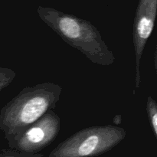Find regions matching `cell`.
<instances>
[{"label": "cell", "mask_w": 157, "mask_h": 157, "mask_svg": "<svg viewBox=\"0 0 157 157\" xmlns=\"http://www.w3.org/2000/svg\"><path fill=\"white\" fill-rule=\"evenodd\" d=\"M0 157H44V154L26 153V152L18 151L16 150H2L0 153Z\"/></svg>", "instance_id": "7"}, {"label": "cell", "mask_w": 157, "mask_h": 157, "mask_svg": "<svg viewBox=\"0 0 157 157\" xmlns=\"http://www.w3.org/2000/svg\"><path fill=\"white\" fill-rule=\"evenodd\" d=\"M40 15L64 42L81 52L92 63L101 66L114 63V54L90 22L53 11H45Z\"/></svg>", "instance_id": "2"}, {"label": "cell", "mask_w": 157, "mask_h": 157, "mask_svg": "<svg viewBox=\"0 0 157 157\" xmlns=\"http://www.w3.org/2000/svg\"><path fill=\"white\" fill-rule=\"evenodd\" d=\"M146 110L152 131L155 137L157 138V105L155 100L151 96L147 98Z\"/></svg>", "instance_id": "5"}, {"label": "cell", "mask_w": 157, "mask_h": 157, "mask_svg": "<svg viewBox=\"0 0 157 157\" xmlns=\"http://www.w3.org/2000/svg\"><path fill=\"white\" fill-rule=\"evenodd\" d=\"M61 130V119L49 110L35 123L17 133L9 147L12 150L38 153L55 141Z\"/></svg>", "instance_id": "4"}, {"label": "cell", "mask_w": 157, "mask_h": 157, "mask_svg": "<svg viewBox=\"0 0 157 157\" xmlns=\"http://www.w3.org/2000/svg\"><path fill=\"white\" fill-rule=\"evenodd\" d=\"M127 136L123 127L94 126L76 132L60 143L48 157H94L110 151Z\"/></svg>", "instance_id": "3"}, {"label": "cell", "mask_w": 157, "mask_h": 157, "mask_svg": "<svg viewBox=\"0 0 157 157\" xmlns=\"http://www.w3.org/2000/svg\"><path fill=\"white\" fill-rule=\"evenodd\" d=\"M16 72L9 67H0V91L6 88L14 81Z\"/></svg>", "instance_id": "6"}, {"label": "cell", "mask_w": 157, "mask_h": 157, "mask_svg": "<svg viewBox=\"0 0 157 157\" xmlns=\"http://www.w3.org/2000/svg\"><path fill=\"white\" fill-rule=\"evenodd\" d=\"M62 88L58 84L44 82L25 87L0 111V130L8 144L28 126L49 110H54L60 100Z\"/></svg>", "instance_id": "1"}]
</instances>
